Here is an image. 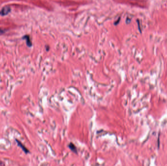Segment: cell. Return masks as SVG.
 Instances as JSON below:
<instances>
[{"label": "cell", "instance_id": "obj_1", "mask_svg": "<svg viewBox=\"0 0 167 166\" xmlns=\"http://www.w3.org/2000/svg\"><path fill=\"white\" fill-rule=\"evenodd\" d=\"M11 11V9L10 8L6 6L5 8H3L1 11H0V15L2 16H5L7 15Z\"/></svg>", "mask_w": 167, "mask_h": 166}, {"label": "cell", "instance_id": "obj_2", "mask_svg": "<svg viewBox=\"0 0 167 166\" xmlns=\"http://www.w3.org/2000/svg\"><path fill=\"white\" fill-rule=\"evenodd\" d=\"M16 141L17 142L18 145L19 146V147H20L22 148V149L23 150V151H24L26 154H28V153H30V151H28V149H27V148L21 143V142L20 141H19L17 139H16Z\"/></svg>", "mask_w": 167, "mask_h": 166}, {"label": "cell", "instance_id": "obj_3", "mask_svg": "<svg viewBox=\"0 0 167 166\" xmlns=\"http://www.w3.org/2000/svg\"><path fill=\"white\" fill-rule=\"evenodd\" d=\"M68 147L70 149V150L71 151H73V153H76L77 154V150L76 148V146L74 145V144H73V143H70L68 145Z\"/></svg>", "mask_w": 167, "mask_h": 166}, {"label": "cell", "instance_id": "obj_4", "mask_svg": "<svg viewBox=\"0 0 167 166\" xmlns=\"http://www.w3.org/2000/svg\"><path fill=\"white\" fill-rule=\"evenodd\" d=\"M23 39H25L27 42V44L28 47H31L32 46V42L30 39V37L28 35H26L23 38Z\"/></svg>", "mask_w": 167, "mask_h": 166}, {"label": "cell", "instance_id": "obj_5", "mask_svg": "<svg viewBox=\"0 0 167 166\" xmlns=\"http://www.w3.org/2000/svg\"><path fill=\"white\" fill-rule=\"evenodd\" d=\"M120 18L119 19H118L117 22H114V25H118V23H119V22H120Z\"/></svg>", "mask_w": 167, "mask_h": 166}, {"label": "cell", "instance_id": "obj_6", "mask_svg": "<svg viewBox=\"0 0 167 166\" xmlns=\"http://www.w3.org/2000/svg\"><path fill=\"white\" fill-rule=\"evenodd\" d=\"M4 32V31H3V30H2V29H0V34L3 33Z\"/></svg>", "mask_w": 167, "mask_h": 166}]
</instances>
